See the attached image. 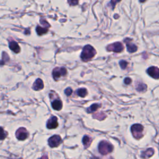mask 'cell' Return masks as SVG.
I'll use <instances>...</instances> for the list:
<instances>
[{"label":"cell","mask_w":159,"mask_h":159,"mask_svg":"<svg viewBox=\"0 0 159 159\" xmlns=\"http://www.w3.org/2000/svg\"><path fill=\"white\" fill-rule=\"evenodd\" d=\"M9 47L15 53H19L21 51L20 47L15 41H11L9 44Z\"/></svg>","instance_id":"obj_12"},{"label":"cell","mask_w":159,"mask_h":159,"mask_svg":"<svg viewBox=\"0 0 159 159\" xmlns=\"http://www.w3.org/2000/svg\"><path fill=\"white\" fill-rule=\"evenodd\" d=\"M40 22H41V24H43L44 26V27H46V28H49L50 27V25L49 24V23L47 22L46 21H45V20H44V21H43V20H40Z\"/></svg>","instance_id":"obj_26"},{"label":"cell","mask_w":159,"mask_h":159,"mask_svg":"<svg viewBox=\"0 0 159 159\" xmlns=\"http://www.w3.org/2000/svg\"><path fill=\"white\" fill-rule=\"evenodd\" d=\"M144 127L139 124H135L132 126L131 132L133 136L137 139H140L143 137Z\"/></svg>","instance_id":"obj_3"},{"label":"cell","mask_w":159,"mask_h":159,"mask_svg":"<svg viewBox=\"0 0 159 159\" xmlns=\"http://www.w3.org/2000/svg\"><path fill=\"white\" fill-rule=\"evenodd\" d=\"M44 87V85L43 81L40 78H37L33 84L32 89L36 91H39V90H43Z\"/></svg>","instance_id":"obj_11"},{"label":"cell","mask_w":159,"mask_h":159,"mask_svg":"<svg viewBox=\"0 0 159 159\" xmlns=\"http://www.w3.org/2000/svg\"><path fill=\"white\" fill-rule=\"evenodd\" d=\"M83 144L84 145V147L85 148H88L89 146H90V144L92 142V139L90 137L87 136V135H85L83 138Z\"/></svg>","instance_id":"obj_17"},{"label":"cell","mask_w":159,"mask_h":159,"mask_svg":"<svg viewBox=\"0 0 159 159\" xmlns=\"http://www.w3.org/2000/svg\"><path fill=\"white\" fill-rule=\"evenodd\" d=\"M98 149H99V152L101 154L105 156L113 151V146L108 142L103 141L99 144Z\"/></svg>","instance_id":"obj_2"},{"label":"cell","mask_w":159,"mask_h":159,"mask_svg":"<svg viewBox=\"0 0 159 159\" xmlns=\"http://www.w3.org/2000/svg\"><path fill=\"white\" fill-rule=\"evenodd\" d=\"M101 105L99 104H93L90 107H88L87 111L88 113H93V112L96 111L99 107H100Z\"/></svg>","instance_id":"obj_19"},{"label":"cell","mask_w":159,"mask_h":159,"mask_svg":"<svg viewBox=\"0 0 159 159\" xmlns=\"http://www.w3.org/2000/svg\"><path fill=\"white\" fill-rule=\"evenodd\" d=\"M80 0H68V2L70 6H76L78 4Z\"/></svg>","instance_id":"obj_22"},{"label":"cell","mask_w":159,"mask_h":159,"mask_svg":"<svg viewBox=\"0 0 159 159\" xmlns=\"http://www.w3.org/2000/svg\"><path fill=\"white\" fill-rule=\"evenodd\" d=\"M77 93L79 96H80L82 98H84L87 95L88 91H87V90L86 88H80V89H78V90H77Z\"/></svg>","instance_id":"obj_18"},{"label":"cell","mask_w":159,"mask_h":159,"mask_svg":"<svg viewBox=\"0 0 159 159\" xmlns=\"http://www.w3.org/2000/svg\"><path fill=\"white\" fill-rule=\"evenodd\" d=\"M48 31V28L45 27H42L39 26H37L36 27V32L39 36H43V34H46Z\"/></svg>","instance_id":"obj_16"},{"label":"cell","mask_w":159,"mask_h":159,"mask_svg":"<svg viewBox=\"0 0 159 159\" xmlns=\"http://www.w3.org/2000/svg\"><path fill=\"white\" fill-rule=\"evenodd\" d=\"M62 138L60 135H55L49 138L48 142L49 146L51 147H57L62 143Z\"/></svg>","instance_id":"obj_6"},{"label":"cell","mask_w":159,"mask_h":159,"mask_svg":"<svg viewBox=\"0 0 159 159\" xmlns=\"http://www.w3.org/2000/svg\"><path fill=\"white\" fill-rule=\"evenodd\" d=\"M6 135H4V130L3 129V128H1V140H3L4 139V137H6Z\"/></svg>","instance_id":"obj_27"},{"label":"cell","mask_w":159,"mask_h":159,"mask_svg":"<svg viewBox=\"0 0 159 159\" xmlns=\"http://www.w3.org/2000/svg\"><path fill=\"white\" fill-rule=\"evenodd\" d=\"M124 82L126 85H129V84H130V83L132 82V80H131V78L127 77L124 79Z\"/></svg>","instance_id":"obj_25"},{"label":"cell","mask_w":159,"mask_h":159,"mask_svg":"<svg viewBox=\"0 0 159 159\" xmlns=\"http://www.w3.org/2000/svg\"><path fill=\"white\" fill-rule=\"evenodd\" d=\"M39 159H48V157L47 156H43V157H42Z\"/></svg>","instance_id":"obj_28"},{"label":"cell","mask_w":159,"mask_h":159,"mask_svg":"<svg viewBox=\"0 0 159 159\" xmlns=\"http://www.w3.org/2000/svg\"><path fill=\"white\" fill-rule=\"evenodd\" d=\"M147 72L149 75L155 79H159V68L156 67H149Z\"/></svg>","instance_id":"obj_10"},{"label":"cell","mask_w":159,"mask_h":159,"mask_svg":"<svg viewBox=\"0 0 159 159\" xmlns=\"http://www.w3.org/2000/svg\"><path fill=\"white\" fill-rule=\"evenodd\" d=\"M59 124L57 122V118L55 116H52L48 120L47 123V127L48 129H55L58 127Z\"/></svg>","instance_id":"obj_9"},{"label":"cell","mask_w":159,"mask_h":159,"mask_svg":"<svg viewBox=\"0 0 159 159\" xmlns=\"http://www.w3.org/2000/svg\"><path fill=\"white\" fill-rule=\"evenodd\" d=\"M93 118H95L97 119H100V120H103L105 118H106V115L105 114H104L103 113H97V114H95L94 116H93Z\"/></svg>","instance_id":"obj_20"},{"label":"cell","mask_w":159,"mask_h":159,"mask_svg":"<svg viewBox=\"0 0 159 159\" xmlns=\"http://www.w3.org/2000/svg\"><path fill=\"white\" fill-rule=\"evenodd\" d=\"M119 65H120V66L121 67V68L124 70L126 69V68H127V66H128V63L125 61V60H121V61L119 62Z\"/></svg>","instance_id":"obj_21"},{"label":"cell","mask_w":159,"mask_h":159,"mask_svg":"<svg viewBox=\"0 0 159 159\" xmlns=\"http://www.w3.org/2000/svg\"><path fill=\"white\" fill-rule=\"evenodd\" d=\"M96 53V50L91 45H86L83 47L80 57L83 61L87 62L95 57Z\"/></svg>","instance_id":"obj_1"},{"label":"cell","mask_w":159,"mask_h":159,"mask_svg":"<svg viewBox=\"0 0 159 159\" xmlns=\"http://www.w3.org/2000/svg\"><path fill=\"white\" fill-rule=\"evenodd\" d=\"M136 90L139 92H144L147 90V85L142 82L136 83Z\"/></svg>","instance_id":"obj_15"},{"label":"cell","mask_w":159,"mask_h":159,"mask_svg":"<svg viewBox=\"0 0 159 159\" xmlns=\"http://www.w3.org/2000/svg\"><path fill=\"white\" fill-rule=\"evenodd\" d=\"M154 153L153 149L152 148H149L146 151H144L141 153V157L143 158H150L151 156H153V154Z\"/></svg>","instance_id":"obj_13"},{"label":"cell","mask_w":159,"mask_h":159,"mask_svg":"<svg viewBox=\"0 0 159 159\" xmlns=\"http://www.w3.org/2000/svg\"><path fill=\"white\" fill-rule=\"evenodd\" d=\"M121 1V0H111V4L112 7H113V9H114L115 8V6L117 3L118 2H120Z\"/></svg>","instance_id":"obj_24"},{"label":"cell","mask_w":159,"mask_h":159,"mask_svg":"<svg viewBox=\"0 0 159 159\" xmlns=\"http://www.w3.org/2000/svg\"><path fill=\"white\" fill-rule=\"evenodd\" d=\"M132 39L126 38L124 39V43L127 46L128 51L129 53H134L137 50V47L131 43Z\"/></svg>","instance_id":"obj_8"},{"label":"cell","mask_w":159,"mask_h":159,"mask_svg":"<svg viewBox=\"0 0 159 159\" xmlns=\"http://www.w3.org/2000/svg\"><path fill=\"white\" fill-rule=\"evenodd\" d=\"M29 135L28 132L27 130L24 128H21L17 130L16 132V137L17 139L20 140V141H24L26 139Z\"/></svg>","instance_id":"obj_7"},{"label":"cell","mask_w":159,"mask_h":159,"mask_svg":"<svg viewBox=\"0 0 159 159\" xmlns=\"http://www.w3.org/2000/svg\"><path fill=\"white\" fill-rule=\"evenodd\" d=\"M53 109L57 111H60L62 108V102L60 100H55L52 103Z\"/></svg>","instance_id":"obj_14"},{"label":"cell","mask_w":159,"mask_h":159,"mask_svg":"<svg viewBox=\"0 0 159 159\" xmlns=\"http://www.w3.org/2000/svg\"><path fill=\"white\" fill-rule=\"evenodd\" d=\"M106 49L107 51H109V52L113 51V52L116 53H119L123 51L124 46L122 43H119V42H116V43L107 45Z\"/></svg>","instance_id":"obj_5"},{"label":"cell","mask_w":159,"mask_h":159,"mask_svg":"<svg viewBox=\"0 0 159 159\" xmlns=\"http://www.w3.org/2000/svg\"><path fill=\"white\" fill-rule=\"evenodd\" d=\"M67 73V70L65 67H57L54 69L52 72V76L54 79L57 81L62 77H65L66 76Z\"/></svg>","instance_id":"obj_4"},{"label":"cell","mask_w":159,"mask_h":159,"mask_svg":"<svg viewBox=\"0 0 159 159\" xmlns=\"http://www.w3.org/2000/svg\"><path fill=\"white\" fill-rule=\"evenodd\" d=\"M72 92L73 90L71 88H67L65 90V93L67 96H70L72 94Z\"/></svg>","instance_id":"obj_23"},{"label":"cell","mask_w":159,"mask_h":159,"mask_svg":"<svg viewBox=\"0 0 159 159\" xmlns=\"http://www.w3.org/2000/svg\"><path fill=\"white\" fill-rule=\"evenodd\" d=\"M9 159H11V158H9Z\"/></svg>","instance_id":"obj_30"},{"label":"cell","mask_w":159,"mask_h":159,"mask_svg":"<svg viewBox=\"0 0 159 159\" xmlns=\"http://www.w3.org/2000/svg\"><path fill=\"white\" fill-rule=\"evenodd\" d=\"M146 1V0H139V1L141 3H144Z\"/></svg>","instance_id":"obj_29"}]
</instances>
